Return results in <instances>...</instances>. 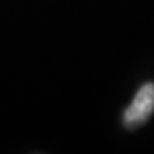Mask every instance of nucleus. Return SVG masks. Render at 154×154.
Returning a JSON list of instances; mask_svg holds the SVG:
<instances>
[{
	"mask_svg": "<svg viewBox=\"0 0 154 154\" xmlns=\"http://www.w3.org/2000/svg\"><path fill=\"white\" fill-rule=\"evenodd\" d=\"M154 113V83H147L137 91L131 104L124 111V124L127 127H138Z\"/></svg>",
	"mask_w": 154,
	"mask_h": 154,
	"instance_id": "f257e3e1",
	"label": "nucleus"
}]
</instances>
